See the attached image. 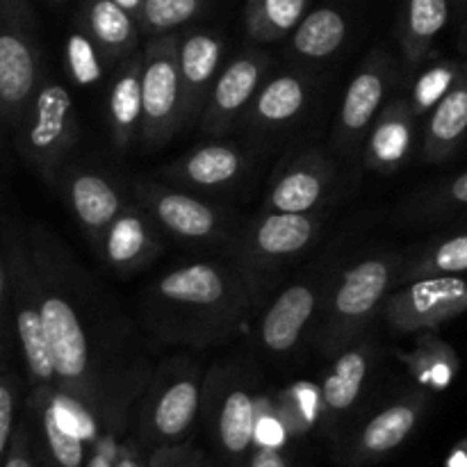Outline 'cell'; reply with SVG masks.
<instances>
[{
    "mask_svg": "<svg viewBox=\"0 0 467 467\" xmlns=\"http://www.w3.org/2000/svg\"><path fill=\"white\" fill-rule=\"evenodd\" d=\"M36 272H39V301L44 317L46 337H48L50 356H53L57 392L67 400L80 404L87 413L94 415L99 409V381L91 363V351L87 333L82 328L73 301L55 283L53 272L44 260L35 254Z\"/></svg>",
    "mask_w": 467,
    "mask_h": 467,
    "instance_id": "cell-1",
    "label": "cell"
},
{
    "mask_svg": "<svg viewBox=\"0 0 467 467\" xmlns=\"http://www.w3.org/2000/svg\"><path fill=\"white\" fill-rule=\"evenodd\" d=\"M78 137L80 123L73 96L57 80L44 78L14 130L18 153L44 181L53 182L76 149Z\"/></svg>",
    "mask_w": 467,
    "mask_h": 467,
    "instance_id": "cell-2",
    "label": "cell"
},
{
    "mask_svg": "<svg viewBox=\"0 0 467 467\" xmlns=\"http://www.w3.org/2000/svg\"><path fill=\"white\" fill-rule=\"evenodd\" d=\"M3 251L7 260L9 292H12V322L23 363L32 390L36 388H55L53 356H50L48 337H46L44 317L39 301V272H36L32 246L26 244L14 228H5Z\"/></svg>",
    "mask_w": 467,
    "mask_h": 467,
    "instance_id": "cell-3",
    "label": "cell"
},
{
    "mask_svg": "<svg viewBox=\"0 0 467 467\" xmlns=\"http://www.w3.org/2000/svg\"><path fill=\"white\" fill-rule=\"evenodd\" d=\"M44 73L27 0H0V126L16 130Z\"/></svg>",
    "mask_w": 467,
    "mask_h": 467,
    "instance_id": "cell-4",
    "label": "cell"
},
{
    "mask_svg": "<svg viewBox=\"0 0 467 467\" xmlns=\"http://www.w3.org/2000/svg\"><path fill=\"white\" fill-rule=\"evenodd\" d=\"M392 276L395 258L388 255L360 260L342 274L319 333V345L324 351L337 354L347 349L363 333V328H368L369 319L386 299Z\"/></svg>",
    "mask_w": 467,
    "mask_h": 467,
    "instance_id": "cell-5",
    "label": "cell"
},
{
    "mask_svg": "<svg viewBox=\"0 0 467 467\" xmlns=\"http://www.w3.org/2000/svg\"><path fill=\"white\" fill-rule=\"evenodd\" d=\"M141 99L144 112L140 137L144 144H164L176 135L178 128L185 126L176 36L160 35L146 46L141 67Z\"/></svg>",
    "mask_w": 467,
    "mask_h": 467,
    "instance_id": "cell-6",
    "label": "cell"
},
{
    "mask_svg": "<svg viewBox=\"0 0 467 467\" xmlns=\"http://www.w3.org/2000/svg\"><path fill=\"white\" fill-rule=\"evenodd\" d=\"M201 377L196 369H182L158 381L141 409V447L185 445L201 410Z\"/></svg>",
    "mask_w": 467,
    "mask_h": 467,
    "instance_id": "cell-7",
    "label": "cell"
},
{
    "mask_svg": "<svg viewBox=\"0 0 467 467\" xmlns=\"http://www.w3.org/2000/svg\"><path fill=\"white\" fill-rule=\"evenodd\" d=\"M467 310V281L431 276L410 283L388 301V319L397 331H420L445 324Z\"/></svg>",
    "mask_w": 467,
    "mask_h": 467,
    "instance_id": "cell-8",
    "label": "cell"
},
{
    "mask_svg": "<svg viewBox=\"0 0 467 467\" xmlns=\"http://www.w3.org/2000/svg\"><path fill=\"white\" fill-rule=\"evenodd\" d=\"M135 192L150 217L181 240L205 242L214 240L222 233V213L196 196L144 182H137Z\"/></svg>",
    "mask_w": 467,
    "mask_h": 467,
    "instance_id": "cell-9",
    "label": "cell"
},
{
    "mask_svg": "<svg viewBox=\"0 0 467 467\" xmlns=\"http://www.w3.org/2000/svg\"><path fill=\"white\" fill-rule=\"evenodd\" d=\"M390 76L392 62L388 55L374 53L365 59L342 99L340 117H337V140L342 146H354L377 121V114L381 112L390 87Z\"/></svg>",
    "mask_w": 467,
    "mask_h": 467,
    "instance_id": "cell-10",
    "label": "cell"
},
{
    "mask_svg": "<svg viewBox=\"0 0 467 467\" xmlns=\"http://www.w3.org/2000/svg\"><path fill=\"white\" fill-rule=\"evenodd\" d=\"M424 409H427V397L422 392H415V395L379 410L351 441L349 450H347V463H372L404 445L406 438L415 431L422 420Z\"/></svg>",
    "mask_w": 467,
    "mask_h": 467,
    "instance_id": "cell-11",
    "label": "cell"
},
{
    "mask_svg": "<svg viewBox=\"0 0 467 467\" xmlns=\"http://www.w3.org/2000/svg\"><path fill=\"white\" fill-rule=\"evenodd\" d=\"M265 68H267V57L260 53H249L237 57L219 73L203 109V130L208 135H219L233 126L237 114L258 94Z\"/></svg>",
    "mask_w": 467,
    "mask_h": 467,
    "instance_id": "cell-12",
    "label": "cell"
},
{
    "mask_svg": "<svg viewBox=\"0 0 467 467\" xmlns=\"http://www.w3.org/2000/svg\"><path fill=\"white\" fill-rule=\"evenodd\" d=\"M155 292L169 306L182 310H208V313L233 308L237 296L231 276L222 267L203 263L173 269L158 283Z\"/></svg>",
    "mask_w": 467,
    "mask_h": 467,
    "instance_id": "cell-13",
    "label": "cell"
},
{
    "mask_svg": "<svg viewBox=\"0 0 467 467\" xmlns=\"http://www.w3.org/2000/svg\"><path fill=\"white\" fill-rule=\"evenodd\" d=\"M317 233V219L308 214L272 213L251 226L244 240V255L255 265H274L301 254Z\"/></svg>",
    "mask_w": 467,
    "mask_h": 467,
    "instance_id": "cell-14",
    "label": "cell"
},
{
    "mask_svg": "<svg viewBox=\"0 0 467 467\" xmlns=\"http://www.w3.org/2000/svg\"><path fill=\"white\" fill-rule=\"evenodd\" d=\"M223 44L208 32H194L178 44V67L182 80V114L185 123L203 114L214 87Z\"/></svg>",
    "mask_w": 467,
    "mask_h": 467,
    "instance_id": "cell-15",
    "label": "cell"
},
{
    "mask_svg": "<svg viewBox=\"0 0 467 467\" xmlns=\"http://www.w3.org/2000/svg\"><path fill=\"white\" fill-rule=\"evenodd\" d=\"M64 196L82 231L99 246L105 231L123 210L117 187L96 171H71L64 178Z\"/></svg>",
    "mask_w": 467,
    "mask_h": 467,
    "instance_id": "cell-16",
    "label": "cell"
},
{
    "mask_svg": "<svg viewBox=\"0 0 467 467\" xmlns=\"http://www.w3.org/2000/svg\"><path fill=\"white\" fill-rule=\"evenodd\" d=\"M99 249L109 267L119 272H135L160 254V240L144 210L137 205H123L119 217L99 242Z\"/></svg>",
    "mask_w": 467,
    "mask_h": 467,
    "instance_id": "cell-17",
    "label": "cell"
},
{
    "mask_svg": "<svg viewBox=\"0 0 467 467\" xmlns=\"http://www.w3.org/2000/svg\"><path fill=\"white\" fill-rule=\"evenodd\" d=\"M315 308H317V296L313 287L306 283L285 287L269 306L260 324L263 345L274 354L290 351L313 319Z\"/></svg>",
    "mask_w": 467,
    "mask_h": 467,
    "instance_id": "cell-18",
    "label": "cell"
},
{
    "mask_svg": "<svg viewBox=\"0 0 467 467\" xmlns=\"http://www.w3.org/2000/svg\"><path fill=\"white\" fill-rule=\"evenodd\" d=\"M255 422H258V410H255L254 395L244 388H231L219 401L214 415V438L223 459L233 467L246 465L255 438Z\"/></svg>",
    "mask_w": 467,
    "mask_h": 467,
    "instance_id": "cell-19",
    "label": "cell"
},
{
    "mask_svg": "<svg viewBox=\"0 0 467 467\" xmlns=\"http://www.w3.org/2000/svg\"><path fill=\"white\" fill-rule=\"evenodd\" d=\"M467 135V67L459 82L442 96L431 109L427 130H424L422 153L427 162H442Z\"/></svg>",
    "mask_w": 467,
    "mask_h": 467,
    "instance_id": "cell-20",
    "label": "cell"
},
{
    "mask_svg": "<svg viewBox=\"0 0 467 467\" xmlns=\"http://www.w3.org/2000/svg\"><path fill=\"white\" fill-rule=\"evenodd\" d=\"M328 187L327 164L319 160L304 158L292 164L267 196V208L272 213L308 214L322 203Z\"/></svg>",
    "mask_w": 467,
    "mask_h": 467,
    "instance_id": "cell-21",
    "label": "cell"
},
{
    "mask_svg": "<svg viewBox=\"0 0 467 467\" xmlns=\"http://www.w3.org/2000/svg\"><path fill=\"white\" fill-rule=\"evenodd\" d=\"M141 67H144V53L128 57L123 67L119 68L112 89H109L108 117L119 149H128L141 126V112H144Z\"/></svg>",
    "mask_w": 467,
    "mask_h": 467,
    "instance_id": "cell-22",
    "label": "cell"
},
{
    "mask_svg": "<svg viewBox=\"0 0 467 467\" xmlns=\"http://www.w3.org/2000/svg\"><path fill=\"white\" fill-rule=\"evenodd\" d=\"M415 112L409 100H395L374 121L368 144V160L374 169H395L413 146Z\"/></svg>",
    "mask_w": 467,
    "mask_h": 467,
    "instance_id": "cell-23",
    "label": "cell"
},
{
    "mask_svg": "<svg viewBox=\"0 0 467 467\" xmlns=\"http://www.w3.org/2000/svg\"><path fill=\"white\" fill-rule=\"evenodd\" d=\"M242 169H244V155L240 150L223 144H210L178 160L173 167L167 169V173L173 181L187 182V185L217 190L237 181Z\"/></svg>",
    "mask_w": 467,
    "mask_h": 467,
    "instance_id": "cell-24",
    "label": "cell"
},
{
    "mask_svg": "<svg viewBox=\"0 0 467 467\" xmlns=\"http://www.w3.org/2000/svg\"><path fill=\"white\" fill-rule=\"evenodd\" d=\"M369 356H372V347L363 345V342L340 351L322 386L324 413L331 418H340L358 401L365 379H368Z\"/></svg>",
    "mask_w": 467,
    "mask_h": 467,
    "instance_id": "cell-25",
    "label": "cell"
},
{
    "mask_svg": "<svg viewBox=\"0 0 467 467\" xmlns=\"http://www.w3.org/2000/svg\"><path fill=\"white\" fill-rule=\"evenodd\" d=\"M89 36L112 62H126L137 48V26L130 12L114 0H94L87 16Z\"/></svg>",
    "mask_w": 467,
    "mask_h": 467,
    "instance_id": "cell-26",
    "label": "cell"
},
{
    "mask_svg": "<svg viewBox=\"0 0 467 467\" xmlns=\"http://www.w3.org/2000/svg\"><path fill=\"white\" fill-rule=\"evenodd\" d=\"M308 103V87L299 76H276L260 87L251 105V119L258 126H283L304 112Z\"/></svg>",
    "mask_w": 467,
    "mask_h": 467,
    "instance_id": "cell-27",
    "label": "cell"
},
{
    "mask_svg": "<svg viewBox=\"0 0 467 467\" xmlns=\"http://www.w3.org/2000/svg\"><path fill=\"white\" fill-rule=\"evenodd\" d=\"M345 36L347 21L340 12L331 7L315 9L295 27L292 48L299 57L319 62L336 55L337 48L345 44Z\"/></svg>",
    "mask_w": 467,
    "mask_h": 467,
    "instance_id": "cell-28",
    "label": "cell"
},
{
    "mask_svg": "<svg viewBox=\"0 0 467 467\" xmlns=\"http://www.w3.org/2000/svg\"><path fill=\"white\" fill-rule=\"evenodd\" d=\"M447 21H450L447 0H409L401 44L410 64H420L427 57L431 41L441 35Z\"/></svg>",
    "mask_w": 467,
    "mask_h": 467,
    "instance_id": "cell-29",
    "label": "cell"
},
{
    "mask_svg": "<svg viewBox=\"0 0 467 467\" xmlns=\"http://www.w3.org/2000/svg\"><path fill=\"white\" fill-rule=\"evenodd\" d=\"M308 0H255L249 14V32L258 41H272L295 32L306 16Z\"/></svg>",
    "mask_w": 467,
    "mask_h": 467,
    "instance_id": "cell-30",
    "label": "cell"
},
{
    "mask_svg": "<svg viewBox=\"0 0 467 467\" xmlns=\"http://www.w3.org/2000/svg\"><path fill=\"white\" fill-rule=\"evenodd\" d=\"M467 272V233L465 235L450 237L441 244L424 251L409 269L406 276L415 278H431V276H459Z\"/></svg>",
    "mask_w": 467,
    "mask_h": 467,
    "instance_id": "cell-31",
    "label": "cell"
},
{
    "mask_svg": "<svg viewBox=\"0 0 467 467\" xmlns=\"http://www.w3.org/2000/svg\"><path fill=\"white\" fill-rule=\"evenodd\" d=\"M465 71L463 64L456 62H441L433 68H429L427 73L420 76V80L415 82V89L410 94V108H413L415 117L429 112V109L436 108L442 100V96L451 89V87L459 82L461 73Z\"/></svg>",
    "mask_w": 467,
    "mask_h": 467,
    "instance_id": "cell-32",
    "label": "cell"
},
{
    "mask_svg": "<svg viewBox=\"0 0 467 467\" xmlns=\"http://www.w3.org/2000/svg\"><path fill=\"white\" fill-rule=\"evenodd\" d=\"M201 0H144L140 12L141 30L150 35H164L199 14Z\"/></svg>",
    "mask_w": 467,
    "mask_h": 467,
    "instance_id": "cell-33",
    "label": "cell"
},
{
    "mask_svg": "<svg viewBox=\"0 0 467 467\" xmlns=\"http://www.w3.org/2000/svg\"><path fill=\"white\" fill-rule=\"evenodd\" d=\"M18 395H21V379L7 365V354L0 351V467L5 465L16 431Z\"/></svg>",
    "mask_w": 467,
    "mask_h": 467,
    "instance_id": "cell-34",
    "label": "cell"
},
{
    "mask_svg": "<svg viewBox=\"0 0 467 467\" xmlns=\"http://www.w3.org/2000/svg\"><path fill=\"white\" fill-rule=\"evenodd\" d=\"M103 50L96 46V41L91 36L76 35L68 36L67 41V64L68 73H71L73 80L82 87L96 85V82L103 78V59H100Z\"/></svg>",
    "mask_w": 467,
    "mask_h": 467,
    "instance_id": "cell-35",
    "label": "cell"
},
{
    "mask_svg": "<svg viewBox=\"0 0 467 467\" xmlns=\"http://www.w3.org/2000/svg\"><path fill=\"white\" fill-rule=\"evenodd\" d=\"M3 467H41L39 451H36L35 442V431H32V422L27 410L23 413V418L18 420L12 447H9L7 459H5Z\"/></svg>",
    "mask_w": 467,
    "mask_h": 467,
    "instance_id": "cell-36",
    "label": "cell"
},
{
    "mask_svg": "<svg viewBox=\"0 0 467 467\" xmlns=\"http://www.w3.org/2000/svg\"><path fill=\"white\" fill-rule=\"evenodd\" d=\"M150 467H210L205 463L203 454L185 445L178 447H162V450H153L149 454Z\"/></svg>",
    "mask_w": 467,
    "mask_h": 467,
    "instance_id": "cell-37",
    "label": "cell"
},
{
    "mask_svg": "<svg viewBox=\"0 0 467 467\" xmlns=\"http://www.w3.org/2000/svg\"><path fill=\"white\" fill-rule=\"evenodd\" d=\"M12 292H9V272L5 251L0 249V351L9 354V342H12Z\"/></svg>",
    "mask_w": 467,
    "mask_h": 467,
    "instance_id": "cell-38",
    "label": "cell"
},
{
    "mask_svg": "<svg viewBox=\"0 0 467 467\" xmlns=\"http://www.w3.org/2000/svg\"><path fill=\"white\" fill-rule=\"evenodd\" d=\"M117 450L119 447L114 445V441L109 433L103 438H94V442H91V451L87 454L85 467H114V461H117Z\"/></svg>",
    "mask_w": 467,
    "mask_h": 467,
    "instance_id": "cell-39",
    "label": "cell"
},
{
    "mask_svg": "<svg viewBox=\"0 0 467 467\" xmlns=\"http://www.w3.org/2000/svg\"><path fill=\"white\" fill-rule=\"evenodd\" d=\"M244 467H290V461L281 454V450L269 445L255 447L246 459Z\"/></svg>",
    "mask_w": 467,
    "mask_h": 467,
    "instance_id": "cell-40",
    "label": "cell"
},
{
    "mask_svg": "<svg viewBox=\"0 0 467 467\" xmlns=\"http://www.w3.org/2000/svg\"><path fill=\"white\" fill-rule=\"evenodd\" d=\"M441 203L445 205H467V171L456 176L445 192L441 194Z\"/></svg>",
    "mask_w": 467,
    "mask_h": 467,
    "instance_id": "cell-41",
    "label": "cell"
},
{
    "mask_svg": "<svg viewBox=\"0 0 467 467\" xmlns=\"http://www.w3.org/2000/svg\"><path fill=\"white\" fill-rule=\"evenodd\" d=\"M114 3L117 5H121L123 9H126V12H130L132 16H140V12H141V5H144V0H114Z\"/></svg>",
    "mask_w": 467,
    "mask_h": 467,
    "instance_id": "cell-42",
    "label": "cell"
},
{
    "mask_svg": "<svg viewBox=\"0 0 467 467\" xmlns=\"http://www.w3.org/2000/svg\"><path fill=\"white\" fill-rule=\"evenodd\" d=\"M451 467H467V441L459 447V451L451 456Z\"/></svg>",
    "mask_w": 467,
    "mask_h": 467,
    "instance_id": "cell-43",
    "label": "cell"
},
{
    "mask_svg": "<svg viewBox=\"0 0 467 467\" xmlns=\"http://www.w3.org/2000/svg\"><path fill=\"white\" fill-rule=\"evenodd\" d=\"M39 463H41V467H53V465H50V463H46V461L41 459V456H39Z\"/></svg>",
    "mask_w": 467,
    "mask_h": 467,
    "instance_id": "cell-44",
    "label": "cell"
},
{
    "mask_svg": "<svg viewBox=\"0 0 467 467\" xmlns=\"http://www.w3.org/2000/svg\"><path fill=\"white\" fill-rule=\"evenodd\" d=\"M53 3H64V0H53Z\"/></svg>",
    "mask_w": 467,
    "mask_h": 467,
    "instance_id": "cell-45",
    "label": "cell"
}]
</instances>
